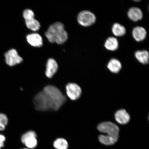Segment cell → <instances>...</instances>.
I'll use <instances>...</instances> for the list:
<instances>
[{"label":"cell","instance_id":"cell-8","mask_svg":"<svg viewBox=\"0 0 149 149\" xmlns=\"http://www.w3.org/2000/svg\"><path fill=\"white\" fill-rule=\"evenodd\" d=\"M5 56L7 64L11 66L19 64L23 61L22 58L18 55L17 52L14 49H11L6 53Z\"/></svg>","mask_w":149,"mask_h":149},{"label":"cell","instance_id":"cell-21","mask_svg":"<svg viewBox=\"0 0 149 149\" xmlns=\"http://www.w3.org/2000/svg\"><path fill=\"white\" fill-rule=\"evenodd\" d=\"M6 140L5 136L0 134V149L4 146V142Z\"/></svg>","mask_w":149,"mask_h":149},{"label":"cell","instance_id":"cell-20","mask_svg":"<svg viewBox=\"0 0 149 149\" xmlns=\"http://www.w3.org/2000/svg\"><path fill=\"white\" fill-rule=\"evenodd\" d=\"M8 120L6 115L3 113H0V130L3 131L5 129L8 124Z\"/></svg>","mask_w":149,"mask_h":149},{"label":"cell","instance_id":"cell-14","mask_svg":"<svg viewBox=\"0 0 149 149\" xmlns=\"http://www.w3.org/2000/svg\"><path fill=\"white\" fill-rule=\"evenodd\" d=\"M107 68L111 72L114 73H118L122 68V65L117 59L113 58L109 61Z\"/></svg>","mask_w":149,"mask_h":149},{"label":"cell","instance_id":"cell-15","mask_svg":"<svg viewBox=\"0 0 149 149\" xmlns=\"http://www.w3.org/2000/svg\"><path fill=\"white\" fill-rule=\"evenodd\" d=\"M135 56L140 62L143 64H146L148 63L149 55L148 52L146 51L136 52Z\"/></svg>","mask_w":149,"mask_h":149},{"label":"cell","instance_id":"cell-22","mask_svg":"<svg viewBox=\"0 0 149 149\" xmlns=\"http://www.w3.org/2000/svg\"><path fill=\"white\" fill-rule=\"evenodd\" d=\"M29 149V148H23V149Z\"/></svg>","mask_w":149,"mask_h":149},{"label":"cell","instance_id":"cell-5","mask_svg":"<svg viewBox=\"0 0 149 149\" xmlns=\"http://www.w3.org/2000/svg\"><path fill=\"white\" fill-rule=\"evenodd\" d=\"M77 20L80 25L87 27L94 24L95 22L96 18L94 14L92 12L89 11H83L78 15Z\"/></svg>","mask_w":149,"mask_h":149},{"label":"cell","instance_id":"cell-2","mask_svg":"<svg viewBox=\"0 0 149 149\" xmlns=\"http://www.w3.org/2000/svg\"><path fill=\"white\" fill-rule=\"evenodd\" d=\"M46 37L50 42L57 44H64L68 40V33L64 29V26L61 22H56L49 26L45 33Z\"/></svg>","mask_w":149,"mask_h":149},{"label":"cell","instance_id":"cell-17","mask_svg":"<svg viewBox=\"0 0 149 149\" xmlns=\"http://www.w3.org/2000/svg\"><path fill=\"white\" fill-rule=\"evenodd\" d=\"M99 140L102 144L108 145H113L118 141V139L107 135H101L99 136Z\"/></svg>","mask_w":149,"mask_h":149},{"label":"cell","instance_id":"cell-19","mask_svg":"<svg viewBox=\"0 0 149 149\" xmlns=\"http://www.w3.org/2000/svg\"><path fill=\"white\" fill-rule=\"evenodd\" d=\"M53 146L56 149H68V143L66 140L60 138L54 141Z\"/></svg>","mask_w":149,"mask_h":149},{"label":"cell","instance_id":"cell-11","mask_svg":"<svg viewBox=\"0 0 149 149\" xmlns=\"http://www.w3.org/2000/svg\"><path fill=\"white\" fill-rule=\"evenodd\" d=\"M27 40L31 45L35 47H41L43 45L42 38L37 33H32L27 35Z\"/></svg>","mask_w":149,"mask_h":149},{"label":"cell","instance_id":"cell-10","mask_svg":"<svg viewBox=\"0 0 149 149\" xmlns=\"http://www.w3.org/2000/svg\"><path fill=\"white\" fill-rule=\"evenodd\" d=\"M115 120L118 123L122 125L127 124L130 120V116L125 109L117 111L115 115Z\"/></svg>","mask_w":149,"mask_h":149},{"label":"cell","instance_id":"cell-12","mask_svg":"<svg viewBox=\"0 0 149 149\" xmlns=\"http://www.w3.org/2000/svg\"><path fill=\"white\" fill-rule=\"evenodd\" d=\"M128 16L131 20L137 22L142 19L143 15L140 9L136 7H132L128 10Z\"/></svg>","mask_w":149,"mask_h":149},{"label":"cell","instance_id":"cell-6","mask_svg":"<svg viewBox=\"0 0 149 149\" xmlns=\"http://www.w3.org/2000/svg\"><path fill=\"white\" fill-rule=\"evenodd\" d=\"M37 134L35 132L30 130L24 133L21 137V141L29 149H33L37 145Z\"/></svg>","mask_w":149,"mask_h":149},{"label":"cell","instance_id":"cell-13","mask_svg":"<svg viewBox=\"0 0 149 149\" xmlns=\"http://www.w3.org/2000/svg\"><path fill=\"white\" fill-rule=\"evenodd\" d=\"M146 31L144 28L137 27L133 31L134 38L137 42H140L144 40L146 36Z\"/></svg>","mask_w":149,"mask_h":149},{"label":"cell","instance_id":"cell-3","mask_svg":"<svg viewBox=\"0 0 149 149\" xmlns=\"http://www.w3.org/2000/svg\"><path fill=\"white\" fill-rule=\"evenodd\" d=\"M97 129L100 132L107 134V135L119 138L120 130L118 126L112 122H102L99 125Z\"/></svg>","mask_w":149,"mask_h":149},{"label":"cell","instance_id":"cell-16","mask_svg":"<svg viewBox=\"0 0 149 149\" xmlns=\"http://www.w3.org/2000/svg\"><path fill=\"white\" fill-rule=\"evenodd\" d=\"M118 42L117 39L113 37L108 38L105 44V47L108 50L114 51L118 49Z\"/></svg>","mask_w":149,"mask_h":149},{"label":"cell","instance_id":"cell-18","mask_svg":"<svg viewBox=\"0 0 149 149\" xmlns=\"http://www.w3.org/2000/svg\"><path fill=\"white\" fill-rule=\"evenodd\" d=\"M112 31L113 34L117 36H123L126 33L125 28L118 23L113 24Z\"/></svg>","mask_w":149,"mask_h":149},{"label":"cell","instance_id":"cell-7","mask_svg":"<svg viewBox=\"0 0 149 149\" xmlns=\"http://www.w3.org/2000/svg\"><path fill=\"white\" fill-rule=\"evenodd\" d=\"M66 89L67 95L72 100H78L81 96V89L77 84L68 83L66 85Z\"/></svg>","mask_w":149,"mask_h":149},{"label":"cell","instance_id":"cell-1","mask_svg":"<svg viewBox=\"0 0 149 149\" xmlns=\"http://www.w3.org/2000/svg\"><path fill=\"white\" fill-rule=\"evenodd\" d=\"M66 101V98L61 91L54 86L48 85L35 96V109L40 111H56Z\"/></svg>","mask_w":149,"mask_h":149},{"label":"cell","instance_id":"cell-9","mask_svg":"<svg viewBox=\"0 0 149 149\" xmlns=\"http://www.w3.org/2000/svg\"><path fill=\"white\" fill-rule=\"evenodd\" d=\"M58 70V65L56 61L53 58H49L46 64V75L48 78L53 77Z\"/></svg>","mask_w":149,"mask_h":149},{"label":"cell","instance_id":"cell-4","mask_svg":"<svg viewBox=\"0 0 149 149\" xmlns=\"http://www.w3.org/2000/svg\"><path fill=\"white\" fill-rule=\"evenodd\" d=\"M26 25L30 29L36 31L40 29V25L38 21L34 18V13L31 9H26L24 10L23 13Z\"/></svg>","mask_w":149,"mask_h":149}]
</instances>
